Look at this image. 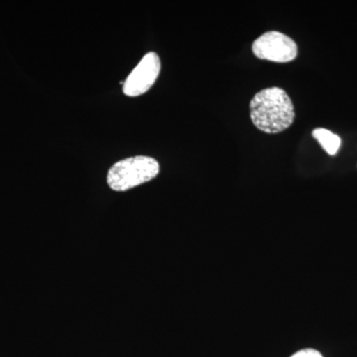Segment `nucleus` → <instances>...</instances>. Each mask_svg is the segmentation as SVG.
<instances>
[{
	"mask_svg": "<svg viewBox=\"0 0 357 357\" xmlns=\"http://www.w3.org/2000/svg\"><path fill=\"white\" fill-rule=\"evenodd\" d=\"M250 117L263 132L279 133L292 126L295 109L288 93L274 86L258 91L251 100Z\"/></svg>",
	"mask_w": 357,
	"mask_h": 357,
	"instance_id": "f257e3e1",
	"label": "nucleus"
},
{
	"mask_svg": "<svg viewBox=\"0 0 357 357\" xmlns=\"http://www.w3.org/2000/svg\"><path fill=\"white\" fill-rule=\"evenodd\" d=\"M160 172L158 161L135 156L116 162L107 174V184L116 192H126L153 180Z\"/></svg>",
	"mask_w": 357,
	"mask_h": 357,
	"instance_id": "f03ea898",
	"label": "nucleus"
},
{
	"mask_svg": "<svg viewBox=\"0 0 357 357\" xmlns=\"http://www.w3.org/2000/svg\"><path fill=\"white\" fill-rule=\"evenodd\" d=\"M252 51L256 57L261 60L288 63L297 58L298 46L287 35L270 31L264 33L253 42Z\"/></svg>",
	"mask_w": 357,
	"mask_h": 357,
	"instance_id": "7ed1b4c3",
	"label": "nucleus"
},
{
	"mask_svg": "<svg viewBox=\"0 0 357 357\" xmlns=\"http://www.w3.org/2000/svg\"><path fill=\"white\" fill-rule=\"evenodd\" d=\"M160 70L159 56L154 52L146 54L124 82V95L134 98L146 93L158 79Z\"/></svg>",
	"mask_w": 357,
	"mask_h": 357,
	"instance_id": "20e7f679",
	"label": "nucleus"
},
{
	"mask_svg": "<svg viewBox=\"0 0 357 357\" xmlns=\"http://www.w3.org/2000/svg\"><path fill=\"white\" fill-rule=\"evenodd\" d=\"M312 136L314 139L318 141L326 153L332 155V156L337 153L340 144H342V139L337 134L333 133L328 129L317 128L312 131Z\"/></svg>",
	"mask_w": 357,
	"mask_h": 357,
	"instance_id": "39448f33",
	"label": "nucleus"
},
{
	"mask_svg": "<svg viewBox=\"0 0 357 357\" xmlns=\"http://www.w3.org/2000/svg\"><path fill=\"white\" fill-rule=\"evenodd\" d=\"M291 357H323V356H321V352L316 351V349H306L296 352Z\"/></svg>",
	"mask_w": 357,
	"mask_h": 357,
	"instance_id": "423d86ee",
	"label": "nucleus"
}]
</instances>
